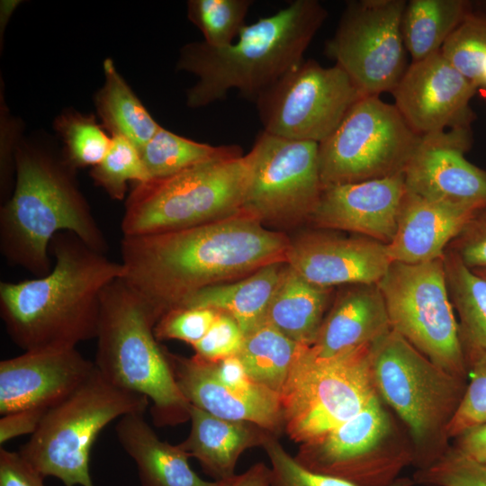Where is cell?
I'll list each match as a JSON object with an SVG mask.
<instances>
[{"label":"cell","mask_w":486,"mask_h":486,"mask_svg":"<svg viewBox=\"0 0 486 486\" xmlns=\"http://www.w3.org/2000/svg\"><path fill=\"white\" fill-rule=\"evenodd\" d=\"M289 244L284 233L243 212L178 230L123 236L122 279L159 319L205 287L286 262Z\"/></svg>","instance_id":"cell-1"},{"label":"cell","mask_w":486,"mask_h":486,"mask_svg":"<svg viewBox=\"0 0 486 486\" xmlns=\"http://www.w3.org/2000/svg\"><path fill=\"white\" fill-rule=\"evenodd\" d=\"M55 263L44 276L0 283V314L13 342L24 352L71 348L96 338L102 294L125 270L76 235L50 241Z\"/></svg>","instance_id":"cell-2"},{"label":"cell","mask_w":486,"mask_h":486,"mask_svg":"<svg viewBox=\"0 0 486 486\" xmlns=\"http://www.w3.org/2000/svg\"><path fill=\"white\" fill-rule=\"evenodd\" d=\"M64 159L22 145L14 150V184L0 209V251L34 277L52 269L50 244L62 231L106 254L108 240Z\"/></svg>","instance_id":"cell-3"},{"label":"cell","mask_w":486,"mask_h":486,"mask_svg":"<svg viewBox=\"0 0 486 486\" xmlns=\"http://www.w3.org/2000/svg\"><path fill=\"white\" fill-rule=\"evenodd\" d=\"M327 14L319 1L295 0L245 25L228 46L215 48L204 41L184 46L176 68L198 77L187 91V105H208L234 88L256 101L304 59L303 53Z\"/></svg>","instance_id":"cell-4"},{"label":"cell","mask_w":486,"mask_h":486,"mask_svg":"<svg viewBox=\"0 0 486 486\" xmlns=\"http://www.w3.org/2000/svg\"><path fill=\"white\" fill-rule=\"evenodd\" d=\"M158 320L136 291L115 280L102 294L94 363L110 382L149 400L156 426H175L189 420L190 404L154 335Z\"/></svg>","instance_id":"cell-5"},{"label":"cell","mask_w":486,"mask_h":486,"mask_svg":"<svg viewBox=\"0 0 486 486\" xmlns=\"http://www.w3.org/2000/svg\"><path fill=\"white\" fill-rule=\"evenodd\" d=\"M372 376L378 397L411 438L413 465L428 467L450 447L447 428L467 379L434 364L393 329L373 345Z\"/></svg>","instance_id":"cell-6"},{"label":"cell","mask_w":486,"mask_h":486,"mask_svg":"<svg viewBox=\"0 0 486 486\" xmlns=\"http://www.w3.org/2000/svg\"><path fill=\"white\" fill-rule=\"evenodd\" d=\"M250 169L249 154L239 152L134 184L125 201L123 236L178 230L241 213Z\"/></svg>","instance_id":"cell-7"},{"label":"cell","mask_w":486,"mask_h":486,"mask_svg":"<svg viewBox=\"0 0 486 486\" xmlns=\"http://www.w3.org/2000/svg\"><path fill=\"white\" fill-rule=\"evenodd\" d=\"M149 400L110 382L95 368L67 399L51 407L19 450L44 478L65 486H94L89 471L93 445L112 420L144 413Z\"/></svg>","instance_id":"cell-8"},{"label":"cell","mask_w":486,"mask_h":486,"mask_svg":"<svg viewBox=\"0 0 486 486\" xmlns=\"http://www.w3.org/2000/svg\"><path fill=\"white\" fill-rule=\"evenodd\" d=\"M372 348L363 346L320 357L306 347L280 394L284 431L290 439L300 445L327 434L377 395Z\"/></svg>","instance_id":"cell-9"},{"label":"cell","mask_w":486,"mask_h":486,"mask_svg":"<svg viewBox=\"0 0 486 486\" xmlns=\"http://www.w3.org/2000/svg\"><path fill=\"white\" fill-rule=\"evenodd\" d=\"M294 458L314 472L355 486H392L413 465L415 453L404 425L375 395L347 421L300 444Z\"/></svg>","instance_id":"cell-10"},{"label":"cell","mask_w":486,"mask_h":486,"mask_svg":"<svg viewBox=\"0 0 486 486\" xmlns=\"http://www.w3.org/2000/svg\"><path fill=\"white\" fill-rule=\"evenodd\" d=\"M392 328L446 372L467 379L458 322L449 297L444 257L392 262L378 283Z\"/></svg>","instance_id":"cell-11"},{"label":"cell","mask_w":486,"mask_h":486,"mask_svg":"<svg viewBox=\"0 0 486 486\" xmlns=\"http://www.w3.org/2000/svg\"><path fill=\"white\" fill-rule=\"evenodd\" d=\"M419 140L394 104L365 95L319 144L322 184L402 174Z\"/></svg>","instance_id":"cell-12"},{"label":"cell","mask_w":486,"mask_h":486,"mask_svg":"<svg viewBox=\"0 0 486 486\" xmlns=\"http://www.w3.org/2000/svg\"><path fill=\"white\" fill-rule=\"evenodd\" d=\"M365 94L338 65L302 60L256 100L264 131L320 143Z\"/></svg>","instance_id":"cell-13"},{"label":"cell","mask_w":486,"mask_h":486,"mask_svg":"<svg viewBox=\"0 0 486 486\" xmlns=\"http://www.w3.org/2000/svg\"><path fill=\"white\" fill-rule=\"evenodd\" d=\"M248 154L251 169L242 212L263 224L310 218L323 189L319 143L263 130Z\"/></svg>","instance_id":"cell-14"},{"label":"cell","mask_w":486,"mask_h":486,"mask_svg":"<svg viewBox=\"0 0 486 486\" xmlns=\"http://www.w3.org/2000/svg\"><path fill=\"white\" fill-rule=\"evenodd\" d=\"M405 0L350 1L326 45L365 95L392 92L409 65L401 22Z\"/></svg>","instance_id":"cell-15"},{"label":"cell","mask_w":486,"mask_h":486,"mask_svg":"<svg viewBox=\"0 0 486 486\" xmlns=\"http://www.w3.org/2000/svg\"><path fill=\"white\" fill-rule=\"evenodd\" d=\"M476 87L439 50L411 62L392 94L402 118L421 137L468 128Z\"/></svg>","instance_id":"cell-16"},{"label":"cell","mask_w":486,"mask_h":486,"mask_svg":"<svg viewBox=\"0 0 486 486\" xmlns=\"http://www.w3.org/2000/svg\"><path fill=\"white\" fill-rule=\"evenodd\" d=\"M469 135L463 128L421 136L403 171L407 190L445 204L486 208V171L464 156Z\"/></svg>","instance_id":"cell-17"},{"label":"cell","mask_w":486,"mask_h":486,"mask_svg":"<svg viewBox=\"0 0 486 486\" xmlns=\"http://www.w3.org/2000/svg\"><path fill=\"white\" fill-rule=\"evenodd\" d=\"M94 369L76 347L26 351L2 360L0 414L49 410L71 395Z\"/></svg>","instance_id":"cell-18"},{"label":"cell","mask_w":486,"mask_h":486,"mask_svg":"<svg viewBox=\"0 0 486 486\" xmlns=\"http://www.w3.org/2000/svg\"><path fill=\"white\" fill-rule=\"evenodd\" d=\"M286 263L307 282L329 289L378 284L392 261L386 245L375 239L311 233L290 241Z\"/></svg>","instance_id":"cell-19"},{"label":"cell","mask_w":486,"mask_h":486,"mask_svg":"<svg viewBox=\"0 0 486 486\" xmlns=\"http://www.w3.org/2000/svg\"><path fill=\"white\" fill-rule=\"evenodd\" d=\"M407 193L404 176L323 186L310 219L326 228L363 234L389 244Z\"/></svg>","instance_id":"cell-20"},{"label":"cell","mask_w":486,"mask_h":486,"mask_svg":"<svg viewBox=\"0 0 486 486\" xmlns=\"http://www.w3.org/2000/svg\"><path fill=\"white\" fill-rule=\"evenodd\" d=\"M166 352L176 382L189 404L218 418L255 423L277 436L284 431L277 393L225 384L214 374L210 362Z\"/></svg>","instance_id":"cell-21"},{"label":"cell","mask_w":486,"mask_h":486,"mask_svg":"<svg viewBox=\"0 0 486 486\" xmlns=\"http://www.w3.org/2000/svg\"><path fill=\"white\" fill-rule=\"evenodd\" d=\"M476 212L430 201L407 190L396 233L386 245L389 258L418 264L444 257L446 248Z\"/></svg>","instance_id":"cell-22"},{"label":"cell","mask_w":486,"mask_h":486,"mask_svg":"<svg viewBox=\"0 0 486 486\" xmlns=\"http://www.w3.org/2000/svg\"><path fill=\"white\" fill-rule=\"evenodd\" d=\"M392 329L378 284H354L334 302L310 347L318 356L330 357L374 345Z\"/></svg>","instance_id":"cell-23"},{"label":"cell","mask_w":486,"mask_h":486,"mask_svg":"<svg viewBox=\"0 0 486 486\" xmlns=\"http://www.w3.org/2000/svg\"><path fill=\"white\" fill-rule=\"evenodd\" d=\"M189 417L190 433L179 446L215 481L234 477L241 454L262 446L273 434L255 423L218 418L191 404Z\"/></svg>","instance_id":"cell-24"},{"label":"cell","mask_w":486,"mask_h":486,"mask_svg":"<svg viewBox=\"0 0 486 486\" xmlns=\"http://www.w3.org/2000/svg\"><path fill=\"white\" fill-rule=\"evenodd\" d=\"M143 415H125L115 427L117 439L135 462L142 486H225L227 481L202 479L189 465L187 453L179 445L162 441Z\"/></svg>","instance_id":"cell-25"},{"label":"cell","mask_w":486,"mask_h":486,"mask_svg":"<svg viewBox=\"0 0 486 486\" xmlns=\"http://www.w3.org/2000/svg\"><path fill=\"white\" fill-rule=\"evenodd\" d=\"M286 262L266 266L241 279L205 287L180 307L209 308L230 315L244 336L264 323Z\"/></svg>","instance_id":"cell-26"},{"label":"cell","mask_w":486,"mask_h":486,"mask_svg":"<svg viewBox=\"0 0 486 486\" xmlns=\"http://www.w3.org/2000/svg\"><path fill=\"white\" fill-rule=\"evenodd\" d=\"M328 290L307 282L286 263L264 323L301 345L313 346L326 315Z\"/></svg>","instance_id":"cell-27"},{"label":"cell","mask_w":486,"mask_h":486,"mask_svg":"<svg viewBox=\"0 0 486 486\" xmlns=\"http://www.w3.org/2000/svg\"><path fill=\"white\" fill-rule=\"evenodd\" d=\"M104 84L95 95V106L104 127L112 136L126 138L140 150L160 125L117 72L113 61H104Z\"/></svg>","instance_id":"cell-28"},{"label":"cell","mask_w":486,"mask_h":486,"mask_svg":"<svg viewBox=\"0 0 486 486\" xmlns=\"http://www.w3.org/2000/svg\"><path fill=\"white\" fill-rule=\"evenodd\" d=\"M470 12V4L464 0L407 1L401 31L411 62L439 51L447 37Z\"/></svg>","instance_id":"cell-29"},{"label":"cell","mask_w":486,"mask_h":486,"mask_svg":"<svg viewBox=\"0 0 486 486\" xmlns=\"http://www.w3.org/2000/svg\"><path fill=\"white\" fill-rule=\"evenodd\" d=\"M306 347L263 323L245 335L237 356L252 381L280 396L293 364Z\"/></svg>","instance_id":"cell-30"},{"label":"cell","mask_w":486,"mask_h":486,"mask_svg":"<svg viewBox=\"0 0 486 486\" xmlns=\"http://www.w3.org/2000/svg\"><path fill=\"white\" fill-rule=\"evenodd\" d=\"M444 263L449 297L460 320L464 351L486 350V279L451 250L445 254Z\"/></svg>","instance_id":"cell-31"},{"label":"cell","mask_w":486,"mask_h":486,"mask_svg":"<svg viewBox=\"0 0 486 486\" xmlns=\"http://www.w3.org/2000/svg\"><path fill=\"white\" fill-rule=\"evenodd\" d=\"M149 179L175 176L206 160L242 152L238 146H212L197 142L159 127L140 150Z\"/></svg>","instance_id":"cell-32"},{"label":"cell","mask_w":486,"mask_h":486,"mask_svg":"<svg viewBox=\"0 0 486 486\" xmlns=\"http://www.w3.org/2000/svg\"><path fill=\"white\" fill-rule=\"evenodd\" d=\"M55 129L65 144L63 159L76 170L97 166L111 147L112 137L91 115L65 112L55 121Z\"/></svg>","instance_id":"cell-33"},{"label":"cell","mask_w":486,"mask_h":486,"mask_svg":"<svg viewBox=\"0 0 486 486\" xmlns=\"http://www.w3.org/2000/svg\"><path fill=\"white\" fill-rule=\"evenodd\" d=\"M251 4L250 0H191L187 14L206 44L221 48L236 40Z\"/></svg>","instance_id":"cell-34"},{"label":"cell","mask_w":486,"mask_h":486,"mask_svg":"<svg viewBox=\"0 0 486 486\" xmlns=\"http://www.w3.org/2000/svg\"><path fill=\"white\" fill-rule=\"evenodd\" d=\"M90 176L94 184L103 188L112 200L125 198L129 182L149 180L140 151L122 136H112L111 147L104 158L92 167Z\"/></svg>","instance_id":"cell-35"},{"label":"cell","mask_w":486,"mask_h":486,"mask_svg":"<svg viewBox=\"0 0 486 486\" xmlns=\"http://www.w3.org/2000/svg\"><path fill=\"white\" fill-rule=\"evenodd\" d=\"M440 52L464 77L474 86H481L486 55V14L471 11L447 37Z\"/></svg>","instance_id":"cell-36"},{"label":"cell","mask_w":486,"mask_h":486,"mask_svg":"<svg viewBox=\"0 0 486 486\" xmlns=\"http://www.w3.org/2000/svg\"><path fill=\"white\" fill-rule=\"evenodd\" d=\"M464 355L470 379L447 428L450 439L486 423V350H469Z\"/></svg>","instance_id":"cell-37"},{"label":"cell","mask_w":486,"mask_h":486,"mask_svg":"<svg viewBox=\"0 0 486 486\" xmlns=\"http://www.w3.org/2000/svg\"><path fill=\"white\" fill-rule=\"evenodd\" d=\"M270 463V486H355L338 478L314 472L290 455L277 436L270 434L262 445ZM413 479L400 477L392 486H412Z\"/></svg>","instance_id":"cell-38"},{"label":"cell","mask_w":486,"mask_h":486,"mask_svg":"<svg viewBox=\"0 0 486 486\" xmlns=\"http://www.w3.org/2000/svg\"><path fill=\"white\" fill-rule=\"evenodd\" d=\"M413 481L425 486H486V468L450 446L434 464L417 470Z\"/></svg>","instance_id":"cell-39"},{"label":"cell","mask_w":486,"mask_h":486,"mask_svg":"<svg viewBox=\"0 0 486 486\" xmlns=\"http://www.w3.org/2000/svg\"><path fill=\"white\" fill-rule=\"evenodd\" d=\"M219 311L209 308L177 307L164 313L154 327L157 340L176 339L192 346L207 333Z\"/></svg>","instance_id":"cell-40"},{"label":"cell","mask_w":486,"mask_h":486,"mask_svg":"<svg viewBox=\"0 0 486 486\" xmlns=\"http://www.w3.org/2000/svg\"><path fill=\"white\" fill-rule=\"evenodd\" d=\"M244 338L235 319L227 313L219 312L204 337L193 346L194 356L209 362H217L237 356Z\"/></svg>","instance_id":"cell-41"},{"label":"cell","mask_w":486,"mask_h":486,"mask_svg":"<svg viewBox=\"0 0 486 486\" xmlns=\"http://www.w3.org/2000/svg\"><path fill=\"white\" fill-rule=\"evenodd\" d=\"M450 248L467 267L486 269V208L475 212Z\"/></svg>","instance_id":"cell-42"},{"label":"cell","mask_w":486,"mask_h":486,"mask_svg":"<svg viewBox=\"0 0 486 486\" xmlns=\"http://www.w3.org/2000/svg\"><path fill=\"white\" fill-rule=\"evenodd\" d=\"M44 477L19 452L0 449V486H44Z\"/></svg>","instance_id":"cell-43"},{"label":"cell","mask_w":486,"mask_h":486,"mask_svg":"<svg viewBox=\"0 0 486 486\" xmlns=\"http://www.w3.org/2000/svg\"><path fill=\"white\" fill-rule=\"evenodd\" d=\"M49 410L28 409L3 415L0 418V444L3 446L24 434L32 435Z\"/></svg>","instance_id":"cell-44"},{"label":"cell","mask_w":486,"mask_h":486,"mask_svg":"<svg viewBox=\"0 0 486 486\" xmlns=\"http://www.w3.org/2000/svg\"><path fill=\"white\" fill-rule=\"evenodd\" d=\"M454 439V447L486 468V423L463 432Z\"/></svg>","instance_id":"cell-45"},{"label":"cell","mask_w":486,"mask_h":486,"mask_svg":"<svg viewBox=\"0 0 486 486\" xmlns=\"http://www.w3.org/2000/svg\"><path fill=\"white\" fill-rule=\"evenodd\" d=\"M225 486H270V468L257 463L226 482Z\"/></svg>","instance_id":"cell-46"},{"label":"cell","mask_w":486,"mask_h":486,"mask_svg":"<svg viewBox=\"0 0 486 486\" xmlns=\"http://www.w3.org/2000/svg\"><path fill=\"white\" fill-rule=\"evenodd\" d=\"M17 1H4L1 4V31L3 26L5 25L6 20L11 15L12 11L14 6L17 4Z\"/></svg>","instance_id":"cell-47"},{"label":"cell","mask_w":486,"mask_h":486,"mask_svg":"<svg viewBox=\"0 0 486 486\" xmlns=\"http://www.w3.org/2000/svg\"><path fill=\"white\" fill-rule=\"evenodd\" d=\"M481 86H486V55L484 57L482 66Z\"/></svg>","instance_id":"cell-48"},{"label":"cell","mask_w":486,"mask_h":486,"mask_svg":"<svg viewBox=\"0 0 486 486\" xmlns=\"http://www.w3.org/2000/svg\"><path fill=\"white\" fill-rule=\"evenodd\" d=\"M476 274L486 279V269H475L473 270Z\"/></svg>","instance_id":"cell-49"}]
</instances>
